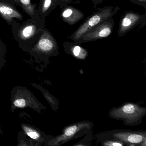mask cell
Listing matches in <instances>:
<instances>
[{"mask_svg": "<svg viewBox=\"0 0 146 146\" xmlns=\"http://www.w3.org/2000/svg\"><path fill=\"white\" fill-rule=\"evenodd\" d=\"M100 139H113L122 142L125 145L131 146H146V133L143 131L113 130L103 132L99 136Z\"/></svg>", "mask_w": 146, "mask_h": 146, "instance_id": "277c9868", "label": "cell"}, {"mask_svg": "<svg viewBox=\"0 0 146 146\" xmlns=\"http://www.w3.org/2000/svg\"><path fill=\"white\" fill-rule=\"evenodd\" d=\"M101 144L105 146H123L124 143L122 142L113 139H106L102 140Z\"/></svg>", "mask_w": 146, "mask_h": 146, "instance_id": "9a60e30c", "label": "cell"}, {"mask_svg": "<svg viewBox=\"0 0 146 146\" xmlns=\"http://www.w3.org/2000/svg\"><path fill=\"white\" fill-rule=\"evenodd\" d=\"M94 5V7H96L98 5L101 4L103 0H90Z\"/></svg>", "mask_w": 146, "mask_h": 146, "instance_id": "ffe728a7", "label": "cell"}, {"mask_svg": "<svg viewBox=\"0 0 146 146\" xmlns=\"http://www.w3.org/2000/svg\"><path fill=\"white\" fill-rule=\"evenodd\" d=\"M0 17L11 25L15 20L22 21L23 14L16 8L15 4L10 0H0Z\"/></svg>", "mask_w": 146, "mask_h": 146, "instance_id": "9c48e42d", "label": "cell"}, {"mask_svg": "<svg viewBox=\"0 0 146 146\" xmlns=\"http://www.w3.org/2000/svg\"><path fill=\"white\" fill-rule=\"evenodd\" d=\"M60 16L64 22L70 25H73L82 19L84 15L76 7L68 6L63 9Z\"/></svg>", "mask_w": 146, "mask_h": 146, "instance_id": "30bf717a", "label": "cell"}, {"mask_svg": "<svg viewBox=\"0 0 146 146\" xmlns=\"http://www.w3.org/2000/svg\"><path fill=\"white\" fill-rule=\"evenodd\" d=\"M112 17L108 19L90 29L78 40L74 42V43L80 45L83 42L93 41L109 36L112 32L115 25V21Z\"/></svg>", "mask_w": 146, "mask_h": 146, "instance_id": "8992f818", "label": "cell"}, {"mask_svg": "<svg viewBox=\"0 0 146 146\" xmlns=\"http://www.w3.org/2000/svg\"><path fill=\"white\" fill-rule=\"evenodd\" d=\"M109 116L113 119L122 120L126 125L134 126L141 123L146 116V108L137 104L127 102L110 110Z\"/></svg>", "mask_w": 146, "mask_h": 146, "instance_id": "7a4b0ae2", "label": "cell"}, {"mask_svg": "<svg viewBox=\"0 0 146 146\" xmlns=\"http://www.w3.org/2000/svg\"><path fill=\"white\" fill-rule=\"evenodd\" d=\"M10 1H12L13 3L15 4V5H17L19 7H20V4L19 3V0H10Z\"/></svg>", "mask_w": 146, "mask_h": 146, "instance_id": "44dd1931", "label": "cell"}, {"mask_svg": "<svg viewBox=\"0 0 146 146\" xmlns=\"http://www.w3.org/2000/svg\"><path fill=\"white\" fill-rule=\"evenodd\" d=\"M145 19V16L141 14L132 11L126 12L120 21L117 34L119 36L125 35L138 25L142 23Z\"/></svg>", "mask_w": 146, "mask_h": 146, "instance_id": "ba28073f", "label": "cell"}, {"mask_svg": "<svg viewBox=\"0 0 146 146\" xmlns=\"http://www.w3.org/2000/svg\"><path fill=\"white\" fill-rule=\"evenodd\" d=\"M56 0H40L37 7L40 17L45 20L46 17L58 6Z\"/></svg>", "mask_w": 146, "mask_h": 146, "instance_id": "7c38bea8", "label": "cell"}, {"mask_svg": "<svg viewBox=\"0 0 146 146\" xmlns=\"http://www.w3.org/2000/svg\"><path fill=\"white\" fill-rule=\"evenodd\" d=\"M119 10L120 8L119 7H106L100 8L97 11L88 17L78 29L72 34L70 39L74 42L76 41L84 33L96 25L113 17Z\"/></svg>", "mask_w": 146, "mask_h": 146, "instance_id": "3957f363", "label": "cell"}, {"mask_svg": "<svg viewBox=\"0 0 146 146\" xmlns=\"http://www.w3.org/2000/svg\"><path fill=\"white\" fill-rule=\"evenodd\" d=\"M131 2L146 8V0H129Z\"/></svg>", "mask_w": 146, "mask_h": 146, "instance_id": "d6986e66", "label": "cell"}, {"mask_svg": "<svg viewBox=\"0 0 146 146\" xmlns=\"http://www.w3.org/2000/svg\"><path fill=\"white\" fill-rule=\"evenodd\" d=\"M30 49L33 52L42 55H51L58 52V43L52 34L45 28L37 41Z\"/></svg>", "mask_w": 146, "mask_h": 146, "instance_id": "52a82bcc", "label": "cell"}, {"mask_svg": "<svg viewBox=\"0 0 146 146\" xmlns=\"http://www.w3.org/2000/svg\"><path fill=\"white\" fill-rule=\"evenodd\" d=\"M20 7L31 18L37 21H45L39 15L37 5L33 4L31 0H19Z\"/></svg>", "mask_w": 146, "mask_h": 146, "instance_id": "8fae6325", "label": "cell"}, {"mask_svg": "<svg viewBox=\"0 0 146 146\" xmlns=\"http://www.w3.org/2000/svg\"><path fill=\"white\" fill-rule=\"evenodd\" d=\"M65 49L70 51L74 57L80 59H84L88 55V52L79 45L66 42L64 44Z\"/></svg>", "mask_w": 146, "mask_h": 146, "instance_id": "4fadbf2b", "label": "cell"}, {"mask_svg": "<svg viewBox=\"0 0 146 146\" xmlns=\"http://www.w3.org/2000/svg\"><path fill=\"white\" fill-rule=\"evenodd\" d=\"M57 5L61 9H64L69 6L72 2V0H56Z\"/></svg>", "mask_w": 146, "mask_h": 146, "instance_id": "2e32d148", "label": "cell"}, {"mask_svg": "<svg viewBox=\"0 0 146 146\" xmlns=\"http://www.w3.org/2000/svg\"><path fill=\"white\" fill-rule=\"evenodd\" d=\"M23 128L27 135L32 139L37 140L40 137V134L34 129H31V128L28 127V126H25V125H24L23 126Z\"/></svg>", "mask_w": 146, "mask_h": 146, "instance_id": "5bb4252c", "label": "cell"}, {"mask_svg": "<svg viewBox=\"0 0 146 146\" xmlns=\"http://www.w3.org/2000/svg\"><path fill=\"white\" fill-rule=\"evenodd\" d=\"M45 21L28 19L20 24L14 20L11 24L14 40L19 46L30 49L37 41L45 28Z\"/></svg>", "mask_w": 146, "mask_h": 146, "instance_id": "6da1fadb", "label": "cell"}, {"mask_svg": "<svg viewBox=\"0 0 146 146\" xmlns=\"http://www.w3.org/2000/svg\"><path fill=\"white\" fill-rule=\"evenodd\" d=\"M93 126L91 122L82 121L66 126L62 134L51 141V145L57 146L64 144L88 133Z\"/></svg>", "mask_w": 146, "mask_h": 146, "instance_id": "5b68a950", "label": "cell"}, {"mask_svg": "<svg viewBox=\"0 0 146 146\" xmlns=\"http://www.w3.org/2000/svg\"><path fill=\"white\" fill-rule=\"evenodd\" d=\"M14 105L17 107L23 108L26 106V101L24 99H17L14 102Z\"/></svg>", "mask_w": 146, "mask_h": 146, "instance_id": "e0dca14e", "label": "cell"}, {"mask_svg": "<svg viewBox=\"0 0 146 146\" xmlns=\"http://www.w3.org/2000/svg\"><path fill=\"white\" fill-rule=\"evenodd\" d=\"M5 52V45L0 38V61L4 58Z\"/></svg>", "mask_w": 146, "mask_h": 146, "instance_id": "ac0fdd59", "label": "cell"}]
</instances>
